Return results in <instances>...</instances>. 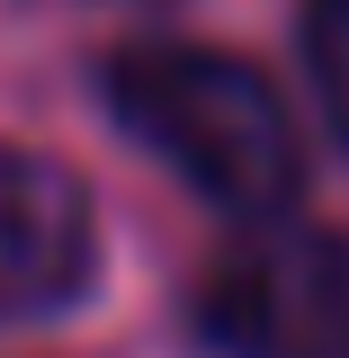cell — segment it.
<instances>
[{
	"label": "cell",
	"instance_id": "3957f363",
	"mask_svg": "<svg viewBox=\"0 0 349 358\" xmlns=\"http://www.w3.org/2000/svg\"><path fill=\"white\" fill-rule=\"evenodd\" d=\"M99 278L90 188L45 152L0 143V322H45L81 305Z\"/></svg>",
	"mask_w": 349,
	"mask_h": 358
},
{
	"label": "cell",
	"instance_id": "6da1fadb",
	"mask_svg": "<svg viewBox=\"0 0 349 358\" xmlns=\"http://www.w3.org/2000/svg\"><path fill=\"white\" fill-rule=\"evenodd\" d=\"M108 108L152 162H171L206 206H224L242 224H278L305 188L296 117L242 54L134 45V54L108 63Z\"/></svg>",
	"mask_w": 349,
	"mask_h": 358
},
{
	"label": "cell",
	"instance_id": "277c9868",
	"mask_svg": "<svg viewBox=\"0 0 349 358\" xmlns=\"http://www.w3.org/2000/svg\"><path fill=\"white\" fill-rule=\"evenodd\" d=\"M305 72H313V99L332 134L349 143V0H313L305 9Z\"/></svg>",
	"mask_w": 349,
	"mask_h": 358
},
{
	"label": "cell",
	"instance_id": "7a4b0ae2",
	"mask_svg": "<svg viewBox=\"0 0 349 358\" xmlns=\"http://www.w3.org/2000/svg\"><path fill=\"white\" fill-rule=\"evenodd\" d=\"M197 331L224 358H349V233L260 224L206 278Z\"/></svg>",
	"mask_w": 349,
	"mask_h": 358
}]
</instances>
